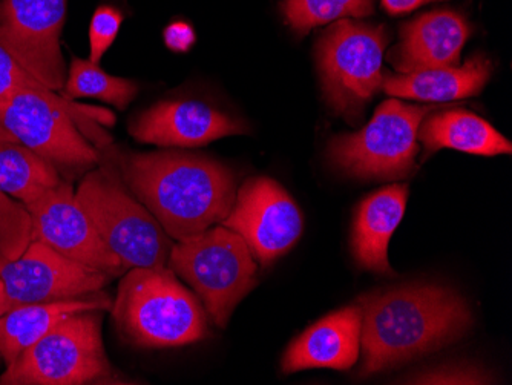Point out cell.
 <instances>
[{"label":"cell","instance_id":"cell-1","mask_svg":"<svg viewBox=\"0 0 512 385\" xmlns=\"http://www.w3.org/2000/svg\"><path fill=\"white\" fill-rule=\"evenodd\" d=\"M132 194L175 241L221 224L237 198V177L227 166L184 152H148L120 158Z\"/></svg>","mask_w":512,"mask_h":385},{"label":"cell","instance_id":"cell-2","mask_svg":"<svg viewBox=\"0 0 512 385\" xmlns=\"http://www.w3.org/2000/svg\"><path fill=\"white\" fill-rule=\"evenodd\" d=\"M359 306L362 376L436 352L473 323L467 303L447 287H398L361 298Z\"/></svg>","mask_w":512,"mask_h":385},{"label":"cell","instance_id":"cell-3","mask_svg":"<svg viewBox=\"0 0 512 385\" xmlns=\"http://www.w3.org/2000/svg\"><path fill=\"white\" fill-rule=\"evenodd\" d=\"M111 313L126 343L143 349L186 346L209 335L200 298L169 267L126 270Z\"/></svg>","mask_w":512,"mask_h":385},{"label":"cell","instance_id":"cell-4","mask_svg":"<svg viewBox=\"0 0 512 385\" xmlns=\"http://www.w3.org/2000/svg\"><path fill=\"white\" fill-rule=\"evenodd\" d=\"M94 122L112 125L114 116L48 88H23L0 100V125L54 166L91 168L99 163V152L89 139L103 145L108 137Z\"/></svg>","mask_w":512,"mask_h":385},{"label":"cell","instance_id":"cell-5","mask_svg":"<svg viewBox=\"0 0 512 385\" xmlns=\"http://www.w3.org/2000/svg\"><path fill=\"white\" fill-rule=\"evenodd\" d=\"M100 312L60 321L7 366L0 385L120 384L103 346Z\"/></svg>","mask_w":512,"mask_h":385},{"label":"cell","instance_id":"cell-6","mask_svg":"<svg viewBox=\"0 0 512 385\" xmlns=\"http://www.w3.org/2000/svg\"><path fill=\"white\" fill-rule=\"evenodd\" d=\"M169 269L197 293L218 327L256 286V261L246 241L223 224L172 246Z\"/></svg>","mask_w":512,"mask_h":385},{"label":"cell","instance_id":"cell-7","mask_svg":"<svg viewBox=\"0 0 512 385\" xmlns=\"http://www.w3.org/2000/svg\"><path fill=\"white\" fill-rule=\"evenodd\" d=\"M76 197L126 270L168 267L172 238L112 169L99 168L85 175Z\"/></svg>","mask_w":512,"mask_h":385},{"label":"cell","instance_id":"cell-8","mask_svg":"<svg viewBox=\"0 0 512 385\" xmlns=\"http://www.w3.org/2000/svg\"><path fill=\"white\" fill-rule=\"evenodd\" d=\"M388 33L382 25L342 19L318 42V66L325 99L352 125L364 117L367 103L382 88V57Z\"/></svg>","mask_w":512,"mask_h":385},{"label":"cell","instance_id":"cell-9","mask_svg":"<svg viewBox=\"0 0 512 385\" xmlns=\"http://www.w3.org/2000/svg\"><path fill=\"white\" fill-rule=\"evenodd\" d=\"M433 106L385 100L365 128L330 142L333 165L364 180H401L416 169L417 131Z\"/></svg>","mask_w":512,"mask_h":385},{"label":"cell","instance_id":"cell-10","mask_svg":"<svg viewBox=\"0 0 512 385\" xmlns=\"http://www.w3.org/2000/svg\"><path fill=\"white\" fill-rule=\"evenodd\" d=\"M66 0H2L0 45L33 79L54 93L66 82L60 34Z\"/></svg>","mask_w":512,"mask_h":385},{"label":"cell","instance_id":"cell-11","mask_svg":"<svg viewBox=\"0 0 512 385\" xmlns=\"http://www.w3.org/2000/svg\"><path fill=\"white\" fill-rule=\"evenodd\" d=\"M0 280L11 310L22 304L73 300L102 292L111 277L33 240L16 260L0 257Z\"/></svg>","mask_w":512,"mask_h":385},{"label":"cell","instance_id":"cell-12","mask_svg":"<svg viewBox=\"0 0 512 385\" xmlns=\"http://www.w3.org/2000/svg\"><path fill=\"white\" fill-rule=\"evenodd\" d=\"M223 226L237 232L261 266L292 249L302 232V215L286 189L272 178H250L237 191Z\"/></svg>","mask_w":512,"mask_h":385},{"label":"cell","instance_id":"cell-13","mask_svg":"<svg viewBox=\"0 0 512 385\" xmlns=\"http://www.w3.org/2000/svg\"><path fill=\"white\" fill-rule=\"evenodd\" d=\"M25 206L33 223L31 241H42L63 257L102 270L111 278L126 272L66 181L60 180L59 185Z\"/></svg>","mask_w":512,"mask_h":385},{"label":"cell","instance_id":"cell-14","mask_svg":"<svg viewBox=\"0 0 512 385\" xmlns=\"http://www.w3.org/2000/svg\"><path fill=\"white\" fill-rule=\"evenodd\" d=\"M129 132L137 142L163 148H197L249 132L241 120L198 100H166L143 112Z\"/></svg>","mask_w":512,"mask_h":385},{"label":"cell","instance_id":"cell-15","mask_svg":"<svg viewBox=\"0 0 512 385\" xmlns=\"http://www.w3.org/2000/svg\"><path fill=\"white\" fill-rule=\"evenodd\" d=\"M470 33V25L462 14L431 11L402 25L401 40L388 53V60L402 74L457 66Z\"/></svg>","mask_w":512,"mask_h":385},{"label":"cell","instance_id":"cell-16","mask_svg":"<svg viewBox=\"0 0 512 385\" xmlns=\"http://www.w3.org/2000/svg\"><path fill=\"white\" fill-rule=\"evenodd\" d=\"M361 329V306L330 313L290 344L283 358V372L352 369L361 349Z\"/></svg>","mask_w":512,"mask_h":385},{"label":"cell","instance_id":"cell-17","mask_svg":"<svg viewBox=\"0 0 512 385\" xmlns=\"http://www.w3.org/2000/svg\"><path fill=\"white\" fill-rule=\"evenodd\" d=\"M408 189L393 185L368 195L355 215L352 247L356 261L364 269L394 275L388 264V243L398 228L407 206Z\"/></svg>","mask_w":512,"mask_h":385},{"label":"cell","instance_id":"cell-18","mask_svg":"<svg viewBox=\"0 0 512 385\" xmlns=\"http://www.w3.org/2000/svg\"><path fill=\"white\" fill-rule=\"evenodd\" d=\"M493 73V63L486 57H471L465 65L445 66L436 70L410 74L385 73L382 88L396 99L422 100V102H453L482 93Z\"/></svg>","mask_w":512,"mask_h":385},{"label":"cell","instance_id":"cell-19","mask_svg":"<svg viewBox=\"0 0 512 385\" xmlns=\"http://www.w3.org/2000/svg\"><path fill=\"white\" fill-rule=\"evenodd\" d=\"M112 301L106 293L97 292L73 300L50 303L22 304L8 310L0 318V355L5 364L11 362L33 346L56 324L76 313L91 310H111Z\"/></svg>","mask_w":512,"mask_h":385},{"label":"cell","instance_id":"cell-20","mask_svg":"<svg viewBox=\"0 0 512 385\" xmlns=\"http://www.w3.org/2000/svg\"><path fill=\"white\" fill-rule=\"evenodd\" d=\"M417 139L425 148V157L442 148L476 155L511 154L512 146L486 120L470 111L450 109L422 120Z\"/></svg>","mask_w":512,"mask_h":385},{"label":"cell","instance_id":"cell-21","mask_svg":"<svg viewBox=\"0 0 512 385\" xmlns=\"http://www.w3.org/2000/svg\"><path fill=\"white\" fill-rule=\"evenodd\" d=\"M56 166L22 143L0 145V191L28 205L59 185Z\"/></svg>","mask_w":512,"mask_h":385},{"label":"cell","instance_id":"cell-22","mask_svg":"<svg viewBox=\"0 0 512 385\" xmlns=\"http://www.w3.org/2000/svg\"><path fill=\"white\" fill-rule=\"evenodd\" d=\"M63 91L65 99H99L123 111L134 99L138 88L132 80L105 73L99 63L74 57Z\"/></svg>","mask_w":512,"mask_h":385},{"label":"cell","instance_id":"cell-23","mask_svg":"<svg viewBox=\"0 0 512 385\" xmlns=\"http://www.w3.org/2000/svg\"><path fill=\"white\" fill-rule=\"evenodd\" d=\"M373 11L375 0H283L284 16L301 36L335 20L370 16Z\"/></svg>","mask_w":512,"mask_h":385},{"label":"cell","instance_id":"cell-24","mask_svg":"<svg viewBox=\"0 0 512 385\" xmlns=\"http://www.w3.org/2000/svg\"><path fill=\"white\" fill-rule=\"evenodd\" d=\"M33 223L27 206L0 191V257L16 260L31 243Z\"/></svg>","mask_w":512,"mask_h":385},{"label":"cell","instance_id":"cell-25","mask_svg":"<svg viewBox=\"0 0 512 385\" xmlns=\"http://www.w3.org/2000/svg\"><path fill=\"white\" fill-rule=\"evenodd\" d=\"M123 14L117 8L103 5L97 8L89 25V60L99 63L111 48L122 27Z\"/></svg>","mask_w":512,"mask_h":385},{"label":"cell","instance_id":"cell-26","mask_svg":"<svg viewBox=\"0 0 512 385\" xmlns=\"http://www.w3.org/2000/svg\"><path fill=\"white\" fill-rule=\"evenodd\" d=\"M43 89L42 83L20 68L19 63L0 45V100L7 99L19 89Z\"/></svg>","mask_w":512,"mask_h":385},{"label":"cell","instance_id":"cell-27","mask_svg":"<svg viewBox=\"0 0 512 385\" xmlns=\"http://www.w3.org/2000/svg\"><path fill=\"white\" fill-rule=\"evenodd\" d=\"M486 378L477 375V373L463 372L460 369L450 370V372L428 373L421 378L414 379L419 384H483Z\"/></svg>","mask_w":512,"mask_h":385},{"label":"cell","instance_id":"cell-28","mask_svg":"<svg viewBox=\"0 0 512 385\" xmlns=\"http://www.w3.org/2000/svg\"><path fill=\"white\" fill-rule=\"evenodd\" d=\"M165 42L169 50L175 51V53H184L195 43L194 30L191 25L184 24V22H175L166 28Z\"/></svg>","mask_w":512,"mask_h":385},{"label":"cell","instance_id":"cell-29","mask_svg":"<svg viewBox=\"0 0 512 385\" xmlns=\"http://www.w3.org/2000/svg\"><path fill=\"white\" fill-rule=\"evenodd\" d=\"M430 2H437V0H382V5L388 13L399 16V14L410 13V11L430 4Z\"/></svg>","mask_w":512,"mask_h":385},{"label":"cell","instance_id":"cell-30","mask_svg":"<svg viewBox=\"0 0 512 385\" xmlns=\"http://www.w3.org/2000/svg\"><path fill=\"white\" fill-rule=\"evenodd\" d=\"M10 310V304H8L7 293H5L4 283L0 280V318Z\"/></svg>","mask_w":512,"mask_h":385},{"label":"cell","instance_id":"cell-31","mask_svg":"<svg viewBox=\"0 0 512 385\" xmlns=\"http://www.w3.org/2000/svg\"><path fill=\"white\" fill-rule=\"evenodd\" d=\"M2 143H19V140L10 131H7L4 126L0 125V145Z\"/></svg>","mask_w":512,"mask_h":385}]
</instances>
